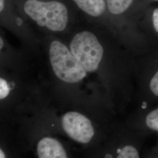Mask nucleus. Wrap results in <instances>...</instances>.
<instances>
[{"mask_svg":"<svg viewBox=\"0 0 158 158\" xmlns=\"http://www.w3.org/2000/svg\"><path fill=\"white\" fill-rule=\"evenodd\" d=\"M23 10L39 26L52 31L61 32L67 27L68 9L61 2L28 0L24 4Z\"/></svg>","mask_w":158,"mask_h":158,"instance_id":"obj_1","label":"nucleus"},{"mask_svg":"<svg viewBox=\"0 0 158 158\" xmlns=\"http://www.w3.org/2000/svg\"><path fill=\"white\" fill-rule=\"evenodd\" d=\"M49 59L56 76L66 83H77L87 75L70 50L59 40H53L50 45Z\"/></svg>","mask_w":158,"mask_h":158,"instance_id":"obj_2","label":"nucleus"},{"mask_svg":"<svg viewBox=\"0 0 158 158\" xmlns=\"http://www.w3.org/2000/svg\"><path fill=\"white\" fill-rule=\"evenodd\" d=\"M70 50L79 64L90 73L98 69L104 55V48L97 36L87 31L74 36Z\"/></svg>","mask_w":158,"mask_h":158,"instance_id":"obj_3","label":"nucleus"},{"mask_svg":"<svg viewBox=\"0 0 158 158\" xmlns=\"http://www.w3.org/2000/svg\"><path fill=\"white\" fill-rule=\"evenodd\" d=\"M63 129L70 138L81 143H87L94 135L90 120L74 111L66 113L62 119Z\"/></svg>","mask_w":158,"mask_h":158,"instance_id":"obj_4","label":"nucleus"},{"mask_svg":"<svg viewBox=\"0 0 158 158\" xmlns=\"http://www.w3.org/2000/svg\"><path fill=\"white\" fill-rule=\"evenodd\" d=\"M37 153L40 158H66L68 155L62 144L51 137H45L37 145Z\"/></svg>","mask_w":158,"mask_h":158,"instance_id":"obj_5","label":"nucleus"},{"mask_svg":"<svg viewBox=\"0 0 158 158\" xmlns=\"http://www.w3.org/2000/svg\"><path fill=\"white\" fill-rule=\"evenodd\" d=\"M73 1L79 9L91 17L101 16L106 8L105 0H73Z\"/></svg>","mask_w":158,"mask_h":158,"instance_id":"obj_6","label":"nucleus"},{"mask_svg":"<svg viewBox=\"0 0 158 158\" xmlns=\"http://www.w3.org/2000/svg\"><path fill=\"white\" fill-rule=\"evenodd\" d=\"M134 0H106L108 10L111 14L119 15L130 7Z\"/></svg>","mask_w":158,"mask_h":158,"instance_id":"obj_7","label":"nucleus"},{"mask_svg":"<svg viewBox=\"0 0 158 158\" xmlns=\"http://www.w3.org/2000/svg\"><path fill=\"white\" fill-rule=\"evenodd\" d=\"M143 123L146 129L158 133V107L149 111L145 114Z\"/></svg>","mask_w":158,"mask_h":158,"instance_id":"obj_8","label":"nucleus"},{"mask_svg":"<svg viewBox=\"0 0 158 158\" xmlns=\"http://www.w3.org/2000/svg\"><path fill=\"white\" fill-rule=\"evenodd\" d=\"M140 157L138 149L132 145H126L117 151L116 158H138Z\"/></svg>","mask_w":158,"mask_h":158,"instance_id":"obj_9","label":"nucleus"},{"mask_svg":"<svg viewBox=\"0 0 158 158\" xmlns=\"http://www.w3.org/2000/svg\"><path fill=\"white\" fill-rule=\"evenodd\" d=\"M147 86L150 94L158 99V68L150 75Z\"/></svg>","mask_w":158,"mask_h":158,"instance_id":"obj_10","label":"nucleus"},{"mask_svg":"<svg viewBox=\"0 0 158 158\" xmlns=\"http://www.w3.org/2000/svg\"><path fill=\"white\" fill-rule=\"evenodd\" d=\"M10 92V87L5 79H0V100L6 98Z\"/></svg>","mask_w":158,"mask_h":158,"instance_id":"obj_11","label":"nucleus"},{"mask_svg":"<svg viewBox=\"0 0 158 158\" xmlns=\"http://www.w3.org/2000/svg\"><path fill=\"white\" fill-rule=\"evenodd\" d=\"M152 22L154 29L158 34V8L155 10L153 12Z\"/></svg>","mask_w":158,"mask_h":158,"instance_id":"obj_12","label":"nucleus"},{"mask_svg":"<svg viewBox=\"0 0 158 158\" xmlns=\"http://www.w3.org/2000/svg\"><path fill=\"white\" fill-rule=\"evenodd\" d=\"M4 0H0V11L2 12L4 10Z\"/></svg>","mask_w":158,"mask_h":158,"instance_id":"obj_13","label":"nucleus"},{"mask_svg":"<svg viewBox=\"0 0 158 158\" xmlns=\"http://www.w3.org/2000/svg\"><path fill=\"white\" fill-rule=\"evenodd\" d=\"M0 49H2V47H3V46H4V42H3V40L2 39V38H0Z\"/></svg>","mask_w":158,"mask_h":158,"instance_id":"obj_14","label":"nucleus"},{"mask_svg":"<svg viewBox=\"0 0 158 158\" xmlns=\"http://www.w3.org/2000/svg\"><path fill=\"white\" fill-rule=\"evenodd\" d=\"M0 158H6V156H5V155H4V152H3V151H2L1 149L0 150Z\"/></svg>","mask_w":158,"mask_h":158,"instance_id":"obj_15","label":"nucleus"},{"mask_svg":"<svg viewBox=\"0 0 158 158\" xmlns=\"http://www.w3.org/2000/svg\"><path fill=\"white\" fill-rule=\"evenodd\" d=\"M155 1H158V0H155Z\"/></svg>","mask_w":158,"mask_h":158,"instance_id":"obj_16","label":"nucleus"}]
</instances>
